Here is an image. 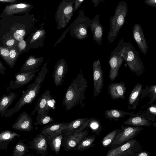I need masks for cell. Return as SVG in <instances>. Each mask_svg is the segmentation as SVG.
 I'll return each mask as SVG.
<instances>
[{"label":"cell","mask_w":156,"mask_h":156,"mask_svg":"<svg viewBox=\"0 0 156 156\" xmlns=\"http://www.w3.org/2000/svg\"><path fill=\"white\" fill-rule=\"evenodd\" d=\"M87 87V82L81 72L78 74L68 87L62 101L66 111L80 104L83 107V101L86 98L84 92Z\"/></svg>","instance_id":"1"},{"label":"cell","mask_w":156,"mask_h":156,"mask_svg":"<svg viewBox=\"0 0 156 156\" xmlns=\"http://www.w3.org/2000/svg\"><path fill=\"white\" fill-rule=\"evenodd\" d=\"M48 60L43 65L36 77L34 82L28 87V89L16 102L14 107L8 110L4 117L7 118L17 112L25 105L31 103L39 93L41 84L43 82L48 73L47 66Z\"/></svg>","instance_id":"2"},{"label":"cell","mask_w":156,"mask_h":156,"mask_svg":"<svg viewBox=\"0 0 156 156\" xmlns=\"http://www.w3.org/2000/svg\"><path fill=\"white\" fill-rule=\"evenodd\" d=\"M121 54L130 70L138 77L144 73L145 67L138 52L130 42L122 43Z\"/></svg>","instance_id":"3"},{"label":"cell","mask_w":156,"mask_h":156,"mask_svg":"<svg viewBox=\"0 0 156 156\" xmlns=\"http://www.w3.org/2000/svg\"><path fill=\"white\" fill-rule=\"evenodd\" d=\"M128 12L127 3L123 1L119 2L115 11L114 15L110 19V29L107 39L109 43H112L124 24Z\"/></svg>","instance_id":"4"},{"label":"cell","mask_w":156,"mask_h":156,"mask_svg":"<svg viewBox=\"0 0 156 156\" xmlns=\"http://www.w3.org/2000/svg\"><path fill=\"white\" fill-rule=\"evenodd\" d=\"M91 20L84 15V10L81 9L73 22L69 27L70 36L79 40L88 37L87 29Z\"/></svg>","instance_id":"5"},{"label":"cell","mask_w":156,"mask_h":156,"mask_svg":"<svg viewBox=\"0 0 156 156\" xmlns=\"http://www.w3.org/2000/svg\"><path fill=\"white\" fill-rule=\"evenodd\" d=\"M75 0H62L59 3L55 15L57 28L60 30L66 27L73 13Z\"/></svg>","instance_id":"6"},{"label":"cell","mask_w":156,"mask_h":156,"mask_svg":"<svg viewBox=\"0 0 156 156\" xmlns=\"http://www.w3.org/2000/svg\"><path fill=\"white\" fill-rule=\"evenodd\" d=\"M142 150L141 144L132 139L108 151L106 156H136Z\"/></svg>","instance_id":"7"},{"label":"cell","mask_w":156,"mask_h":156,"mask_svg":"<svg viewBox=\"0 0 156 156\" xmlns=\"http://www.w3.org/2000/svg\"><path fill=\"white\" fill-rule=\"evenodd\" d=\"M123 42V38H121L117 46L111 52L109 57L108 63L109 64L110 69L109 78L111 81H113L118 76L119 69L124 60L120 52Z\"/></svg>","instance_id":"8"},{"label":"cell","mask_w":156,"mask_h":156,"mask_svg":"<svg viewBox=\"0 0 156 156\" xmlns=\"http://www.w3.org/2000/svg\"><path fill=\"white\" fill-rule=\"evenodd\" d=\"M143 129L140 126H125L121 125V128L110 147L113 149L124 144L133 139Z\"/></svg>","instance_id":"9"},{"label":"cell","mask_w":156,"mask_h":156,"mask_svg":"<svg viewBox=\"0 0 156 156\" xmlns=\"http://www.w3.org/2000/svg\"><path fill=\"white\" fill-rule=\"evenodd\" d=\"M89 130L86 128L78 132L63 135L61 145L66 151L74 150L88 135Z\"/></svg>","instance_id":"10"},{"label":"cell","mask_w":156,"mask_h":156,"mask_svg":"<svg viewBox=\"0 0 156 156\" xmlns=\"http://www.w3.org/2000/svg\"><path fill=\"white\" fill-rule=\"evenodd\" d=\"M44 23L41 24L39 28L26 39V52L30 48H37L43 47L46 36V31L44 28Z\"/></svg>","instance_id":"11"},{"label":"cell","mask_w":156,"mask_h":156,"mask_svg":"<svg viewBox=\"0 0 156 156\" xmlns=\"http://www.w3.org/2000/svg\"><path fill=\"white\" fill-rule=\"evenodd\" d=\"M103 69L99 60H95L93 63V77L94 82V97L98 96L101 92L104 85Z\"/></svg>","instance_id":"12"},{"label":"cell","mask_w":156,"mask_h":156,"mask_svg":"<svg viewBox=\"0 0 156 156\" xmlns=\"http://www.w3.org/2000/svg\"><path fill=\"white\" fill-rule=\"evenodd\" d=\"M39 70L37 69L16 73L14 80L10 82L9 89H16L29 83L35 76L36 73Z\"/></svg>","instance_id":"13"},{"label":"cell","mask_w":156,"mask_h":156,"mask_svg":"<svg viewBox=\"0 0 156 156\" xmlns=\"http://www.w3.org/2000/svg\"><path fill=\"white\" fill-rule=\"evenodd\" d=\"M27 143L31 148L36 151L37 153L43 156H45L48 154V144L44 135L41 133L37 134Z\"/></svg>","instance_id":"14"},{"label":"cell","mask_w":156,"mask_h":156,"mask_svg":"<svg viewBox=\"0 0 156 156\" xmlns=\"http://www.w3.org/2000/svg\"><path fill=\"white\" fill-rule=\"evenodd\" d=\"M68 66L65 59L61 58L57 62L54 68L52 77L56 87L62 84L64 78L68 71Z\"/></svg>","instance_id":"15"},{"label":"cell","mask_w":156,"mask_h":156,"mask_svg":"<svg viewBox=\"0 0 156 156\" xmlns=\"http://www.w3.org/2000/svg\"><path fill=\"white\" fill-rule=\"evenodd\" d=\"M52 98L50 91L46 90L40 97L31 114L34 115L37 112L48 114L50 109L49 102Z\"/></svg>","instance_id":"16"},{"label":"cell","mask_w":156,"mask_h":156,"mask_svg":"<svg viewBox=\"0 0 156 156\" xmlns=\"http://www.w3.org/2000/svg\"><path fill=\"white\" fill-rule=\"evenodd\" d=\"M31 117L25 112L18 116L12 126V129L23 131L30 132L33 129Z\"/></svg>","instance_id":"17"},{"label":"cell","mask_w":156,"mask_h":156,"mask_svg":"<svg viewBox=\"0 0 156 156\" xmlns=\"http://www.w3.org/2000/svg\"><path fill=\"white\" fill-rule=\"evenodd\" d=\"M133 36L141 51L144 55H146L148 49L147 41L140 24L136 23L133 26Z\"/></svg>","instance_id":"18"},{"label":"cell","mask_w":156,"mask_h":156,"mask_svg":"<svg viewBox=\"0 0 156 156\" xmlns=\"http://www.w3.org/2000/svg\"><path fill=\"white\" fill-rule=\"evenodd\" d=\"M90 118H84L76 119L69 122L66 128L62 131V134L78 132L86 129L90 122Z\"/></svg>","instance_id":"19"},{"label":"cell","mask_w":156,"mask_h":156,"mask_svg":"<svg viewBox=\"0 0 156 156\" xmlns=\"http://www.w3.org/2000/svg\"><path fill=\"white\" fill-rule=\"evenodd\" d=\"M92 34V38L99 45L102 44L103 35V27L100 24L99 15H95L91 20L89 26Z\"/></svg>","instance_id":"20"},{"label":"cell","mask_w":156,"mask_h":156,"mask_svg":"<svg viewBox=\"0 0 156 156\" xmlns=\"http://www.w3.org/2000/svg\"><path fill=\"white\" fill-rule=\"evenodd\" d=\"M124 82L112 83L108 86V93L112 99L113 100L120 98L124 99L126 90Z\"/></svg>","instance_id":"21"},{"label":"cell","mask_w":156,"mask_h":156,"mask_svg":"<svg viewBox=\"0 0 156 156\" xmlns=\"http://www.w3.org/2000/svg\"><path fill=\"white\" fill-rule=\"evenodd\" d=\"M129 115V118L123 122V124L136 127L150 126L152 124L151 122L142 115H139L133 113Z\"/></svg>","instance_id":"22"},{"label":"cell","mask_w":156,"mask_h":156,"mask_svg":"<svg viewBox=\"0 0 156 156\" xmlns=\"http://www.w3.org/2000/svg\"><path fill=\"white\" fill-rule=\"evenodd\" d=\"M33 7V5L26 3H20L7 5L4 12L5 14L12 15L18 13L28 12Z\"/></svg>","instance_id":"23"},{"label":"cell","mask_w":156,"mask_h":156,"mask_svg":"<svg viewBox=\"0 0 156 156\" xmlns=\"http://www.w3.org/2000/svg\"><path fill=\"white\" fill-rule=\"evenodd\" d=\"M142 89V84L138 83L135 85L132 90L128 101V108L129 110L136 109L139 101Z\"/></svg>","instance_id":"24"},{"label":"cell","mask_w":156,"mask_h":156,"mask_svg":"<svg viewBox=\"0 0 156 156\" xmlns=\"http://www.w3.org/2000/svg\"><path fill=\"white\" fill-rule=\"evenodd\" d=\"M69 123V122H61L47 125L42 128L40 133L48 135H54L62 133V131L66 128Z\"/></svg>","instance_id":"25"},{"label":"cell","mask_w":156,"mask_h":156,"mask_svg":"<svg viewBox=\"0 0 156 156\" xmlns=\"http://www.w3.org/2000/svg\"><path fill=\"white\" fill-rule=\"evenodd\" d=\"M43 60V57H36L35 55H32L29 56L21 67L20 72L37 69Z\"/></svg>","instance_id":"26"},{"label":"cell","mask_w":156,"mask_h":156,"mask_svg":"<svg viewBox=\"0 0 156 156\" xmlns=\"http://www.w3.org/2000/svg\"><path fill=\"white\" fill-rule=\"evenodd\" d=\"M17 96L15 92H10L7 94H4L0 98V115L4 116L8 107L12 103Z\"/></svg>","instance_id":"27"},{"label":"cell","mask_w":156,"mask_h":156,"mask_svg":"<svg viewBox=\"0 0 156 156\" xmlns=\"http://www.w3.org/2000/svg\"><path fill=\"white\" fill-rule=\"evenodd\" d=\"M21 135L11 130H7L0 133V149L6 150L8 145L15 137H20Z\"/></svg>","instance_id":"28"},{"label":"cell","mask_w":156,"mask_h":156,"mask_svg":"<svg viewBox=\"0 0 156 156\" xmlns=\"http://www.w3.org/2000/svg\"><path fill=\"white\" fill-rule=\"evenodd\" d=\"M45 136L48 144L51 150L56 154L60 152L63 137L62 133L54 135H44Z\"/></svg>","instance_id":"29"},{"label":"cell","mask_w":156,"mask_h":156,"mask_svg":"<svg viewBox=\"0 0 156 156\" xmlns=\"http://www.w3.org/2000/svg\"><path fill=\"white\" fill-rule=\"evenodd\" d=\"M133 112H125L116 109H111L105 111L104 112L105 117L114 121H117L126 115H130Z\"/></svg>","instance_id":"30"},{"label":"cell","mask_w":156,"mask_h":156,"mask_svg":"<svg viewBox=\"0 0 156 156\" xmlns=\"http://www.w3.org/2000/svg\"><path fill=\"white\" fill-rule=\"evenodd\" d=\"M27 141V140L23 139L18 142L14 147L12 156H23L29 151L30 147L23 142Z\"/></svg>","instance_id":"31"},{"label":"cell","mask_w":156,"mask_h":156,"mask_svg":"<svg viewBox=\"0 0 156 156\" xmlns=\"http://www.w3.org/2000/svg\"><path fill=\"white\" fill-rule=\"evenodd\" d=\"M95 134L93 136H87L80 143L79 145L74 150L82 151L93 147L95 144L94 142L96 140Z\"/></svg>","instance_id":"32"},{"label":"cell","mask_w":156,"mask_h":156,"mask_svg":"<svg viewBox=\"0 0 156 156\" xmlns=\"http://www.w3.org/2000/svg\"><path fill=\"white\" fill-rule=\"evenodd\" d=\"M141 98H143L147 96L150 98L149 101L147 102L148 104H152L156 99V85L153 84L147 86L142 89L141 93Z\"/></svg>","instance_id":"33"},{"label":"cell","mask_w":156,"mask_h":156,"mask_svg":"<svg viewBox=\"0 0 156 156\" xmlns=\"http://www.w3.org/2000/svg\"><path fill=\"white\" fill-rule=\"evenodd\" d=\"M17 44L10 48V50L9 64L8 65L11 68L13 67L18 57L22 53L18 49Z\"/></svg>","instance_id":"34"},{"label":"cell","mask_w":156,"mask_h":156,"mask_svg":"<svg viewBox=\"0 0 156 156\" xmlns=\"http://www.w3.org/2000/svg\"><path fill=\"white\" fill-rule=\"evenodd\" d=\"M36 119V122L34 123L35 125H44L54 121L53 119L51 116L44 113H38Z\"/></svg>","instance_id":"35"},{"label":"cell","mask_w":156,"mask_h":156,"mask_svg":"<svg viewBox=\"0 0 156 156\" xmlns=\"http://www.w3.org/2000/svg\"><path fill=\"white\" fill-rule=\"evenodd\" d=\"M119 129H118L114 130L103 138L101 143L103 147H107L109 146L110 147Z\"/></svg>","instance_id":"36"},{"label":"cell","mask_w":156,"mask_h":156,"mask_svg":"<svg viewBox=\"0 0 156 156\" xmlns=\"http://www.w3.org/2000/svg\"><path fill=\"white\" fill-rule=\"evenodd\" d=\"M87 126L91 129L92 133L96 134H99L102 129L100 122L93 117L90 118Z\"/></svg>","instance_id":"37"},{"label":"cell","mask_w":156,"mask_h":156,"mask_svg":"<svg viewBox=\"0 0 156 156\" xmlns=\"http://www.w3.org/2000/svg\"><path fill=\"white\" fill-rule=\"evenodd\" d=\"M10 48L5 46H0V56L9 65V53Z\"/></svg>","instance_id":"38"},{"label":"cell","mask_w":156,"mask_h":156,"mask_svg":"<svg viewBox=\"0 0 156 156\" xmlns=\"http://www.w3.org/2000/svg\"><path fill=\"white\" fill-rule=\"evenodd\" d=\"M26 34L25 30L21 29L17 30L13 34V37L17 41H20L24 39Z\"/></svg>","instance_id":"39"},{"label":"cell","mask_w":156,"mask_h":156,"mask_svg":"<svg viewBox=\"0 0 156 156\" xmlns=\"http://www.w3.org/2000/svg\"><path fill=\"white\" fill-rule=\"evenodd\" d=\"M18 41L13 37H10L5 40L4 42L5 46L9 48H11L15 46L17 44Z\"/></svg>","instance_id":"40"},{"label":"cell","mask_w":156,"mask_h":156,"mask_svg":"<svg viewBox=\"0 0 156 156\" xmlns=\"http://www.w3.org/2000/svg\"><path fill=\"white\" fill-rule=\"evenodd\" d=\"M17 45L18 49L21 52H26L27 43L26 41L24 39L18 41Z\"/></svg>","instance_id":"41"},{"label":"cell","mask_w":156,"mask_h":156,"mask_svg":"<svg viewBox=\"0 0 156 156\" xmlns=\"http://www.w3.org/2000/svg\"><path fill=\"white\" fill-rule=\"evenodd\" d=\"M84 0H75L74 5L73 12L78 9Z\"/></svg>","instance_id":"42"},{"label":"cell","mask_w":156,"mask_h":156,"mask_svg":"<svg viewBox=\"0 0 156 156\" xmlns=\"http://www.w3.org/2000/svg\"><path fill=\"white\" fill-rule=\"evenodd\" d=\"M144 2L148 5L153 7H156V0H145Z\"/></svg>","instance_id":"43"},{"label":"cell","mask_w":156,"mask_h":156,"mask_svg":"<svg viewBox=\"0 0 156 156\" xmlns=\"http://www.w3.org/2000/svg\"><path fill=\"white\" fill-rule=\"evenodd\" d=\"M149 112H150L153 115L156 116V105L155 104L150 107L147 110Z\"/></svg>","instance_id":"44"},{"label":"cell","mask_w":156,"mask_h":156,"mask_svg":"<svg viewBox=\"0 0 156 156\" xmlns=\"http://www.w3.org/2000/svg\"><path fill=\"white\" fill-rule=\"evenodd\" d=\"M5 67L0 60V73L4 76L5 74Z\"/></svg>","instance_id":"45"},{"label":"cell","mask_w":156,"mask_h":156,"mask_svg":"<svg viewBox=\"0 0 156 156\" xmlns=\"http://www.w3.org/2000/svg\"><path fill=\"white\" fill-rule=\"evenodd\" d=\"M150 154L146 151H140L138 153L136 156H149Z\"/></svg>","instance_id":"46"},{"label":"cell","mask_w":156,"mask_h":156,"mask_svg":"<svg viewBox=\"0 0 156 156\" xmlns=\"http://www.w3.org/2000/svg\"><path fill=\"white\" fill-rule=\"evenodd\" d=\"M103 0H92V2L95 7H96L99 3Z\"/></svg>","instance_id":"47"},{"label":"cell","mask_w":156,"mask_h":156,"mask_svg":"<svg viewBox=\"0 0 156 156\" xmlns=\"http://www.w3.org/2000/svg\"><path fill=\"white\" fill-rule=\"evenodd\" d=\"M0 2H4L14 3L16 2V0H0Z\"/></svg>","instance_id":"48"},{"label":"cell","mask_w":156,"mask_h":156,"mask_svg":"<svg viewBox=\"0 0 156 156\" xmlns=\"http://www.w3.org/2000/svg\"><path fill=\"white\" fill-rule=\"evenodd\" d=\"M2 128V127H0V130Z\"/></svg>","instance_id":"49"},{"label":"cell","mask_w":156,"mask_h":156,"mask_svg":"<svg viewBox=\"0 0 156 156\" xmlns=\"http://www.w3.org/2000/svg\"><path fill=\"white\" fill-rule=\"evenodd\" d=\"M104 0H103V1H104Z\"/></svg>","instance_id":"50"}]
</instances>
